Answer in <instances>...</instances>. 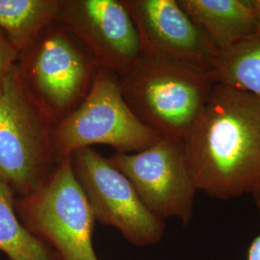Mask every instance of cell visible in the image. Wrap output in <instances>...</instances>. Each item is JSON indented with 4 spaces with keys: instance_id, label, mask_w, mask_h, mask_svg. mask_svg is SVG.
Wrapping results in <instances>:
<instances>
[{
    "instance_id": "1",
    "label": "cell",
    "mask_w": 260,
    "mask_h": 260,
    "mask_svg": "<svg viewBox=\"0 0 260 260\" xmlns=\"http://www.w3.org/2000/svg\"><path fill=\"white\" fill-rule=\"evenodd\" d=\"M198 191L230 201L260 183V100L215 83L205 107L182 138Z\"/></svg>"
},
{
    "instance_id": "2",
    "label": "cell",
    "mask_w": 260,
    "mask_h": 260,
    "mask_svg": "<svg viewBox=\"0 0 260 260\" xmlns=\"http://www.w3.org/2000/svg\"><path fill=\"white\" fill-rule=\"evenodd\" d=\"M135 116L160 136L182 139L212 92L210 74L176 62L140 56L118 75Z\"/></svg>"
},
{
    "instance_id": "3",
    "label": "cell",
    "mask_w": 260,
    "mask_h": 260,
    "mask_svg": "<svg viewBox=\"0 0 260 260\" xmlns=\"http://www.w3.org/2000/svg\"><path fill=\"white\" fill-rule=\"evenodd\" d=\"M32 99L55 125L82 103L101 68L81 41L57 19L17 62Z\"/></svg>"
},
{
    "instance_id": "4",
    "label": "cell",
    "mask_w": 260,
    "mask_h": 260,
    "mask_svg": "<svg viewBox=\"0 0 260 260\" xmlns=\"http://www.w3.org/2000/svg\"><path fill=\"white\" fill-rule=\"evenodd\" d=\"M15 208L23 226L60 259L100 260L92 240L95 219L71 156L59 161L36 190L16 197Z\"/></svg>"
},
{
    "instance_id": "5",
    "label": "cell",
    "mask_w": 260,
    "mask_h": 260,
    "mask_svg": "<svg viewBox=\"0 0 260 260\" xmlns=\"http://www.w3.org/2000/svg\"><path fill=\"white\" fill-rule=\"evenodd\" d=\"M53 126L28 92L16 64L0 93V182L16 197L36 190L58 164Z\"/></svg>"
},
{
    "instance_id": "6",
    "label": "cell",
    "mask_w": 260,
    "mask_h": 260,
    "mask_svg": "<svg viewBox=\"0 0 260 260\" xmlns=\"http://www.w3.org/2000/svg\"><path fill=\"white\" fill-rule=\"evenodd\" d=\"M161 137L131 111L122 96L118 75L103 69L82 103L52 130L57 162L93 145L110 146L116 153H135Z\"/></svg>"
},
{
    "instance_id": "7",
    "label": "cell",
    "mask_w": 260,
    "mask_h": 260,
    "mask_svg": "<svg viewBox=\"0 0 260 260\" xmlns=\"http://www.w3.org/2000/svg\"><path fill=\"white\" fill-rule=\"evenodd\" d=\"M75 177L95 221L117 229L134 246L148 247L162 240L166 224L143 203L129 179L93 148L71 155Z\"/></svg>"
},
{
    "instance_id": "8",
    "label": "cell",
    "mask_w": 260,
    "mask_h": 260,
    "mask_svg": "<svg viewBox=\"0 0 260 260\" xmlns=\"http://www.w3.org/2000/svg\"><path fill=\"white\" fill-rule=\"evenodd\" d=\"M107 159L129 179L151 213L164 222L176 218L184 226L191 223L198 188L182 139L162 136L142 151L115 153Z\"/></svg>"
},
{
    "instance_id": "9",
    "label": "cell",
    "mask_w": 260,
    "mask_h": 260,
    "mask_svg": "<svg viewBox=\"0 0 260 260\" xmlns=\"http://www.w3.org/2000/svg\"><path fill=\"white\" fill-rule=\"evenodd\" d=\"M139 35L141 55L210 74L219 51L177 0H121Z\"/></svg>"
},
{
    "instance_id": "10",
    "label": "cell",
    "mask_w": 260,
    "mask_h": 260,
    "mask_svg": "<svg viewBox=\"0 0 260 260\" xmlns=\"http://www.w3.org/2000/svg\"><path fill=\"white\" fill-rule=\"evenodd\" d=\"M57 20L103 70L120 75L141 56L137 29L121 0H62Z\"/></svg>"
},
{
    "instance_id": "11",
    "label": "cell",
    "mask_w": 260,
    "mask_h": 260,
    "mask_svg": "<svg viewBox=\"0 0 260 260\" xmlns=\"http://www.w3.org/2000/svg\"><path fill=\"white\" fill-rule=\"evenodd\" d=\"M218 50L256 36L257 23L250 0H177Z\"/></svg>"
},
{
    "instance_id": "12",
    "label": "cell",
    "mask_w": 260,
    "mask_h": 260,
    "mask_svg": "<svg viewBox=\"0 0 260 260\" xmlns=\"http://www.w3.org/2000/svg\"><path fill=\"white\" fill-rule=\"evenodd\" d=\"M62 0H0V30L19 51L57 19Z\"/></svg>"
},
{
    "instance_id": "13",
    "label": "cell",
    "mask_w": 260,
    "mask_h": 260,
    "mask_svg": "<svg viewBox=\"0 0 260 260\" xmlns=\"http://www.w3.org/2000/svg\"><path fill=\"white\" fill-rule=\"evenodd\" d=\"M210 76L214 83L231 86L260 100V36L220 50Z\"/></svg>"
},
{
    "instance_id": "14",
    "label": "cell",
    "mask_w": 260,
    "mask_h": 260,
    "mask_svg": "<svg viewBox=\"0 0 260 260\" xmlns=\"http://www.w3.org/2000/svg\"><path fill=\"white\" fill-rule=\"evenodd\" d=\"M16 195L0 182V252L8 260H61L55 251L20 223L15 208Z\"/></svg>"
},
{
    "instance_id": "15",
    "label": "cell",
    "mask_w": 260,
    "mask_h": 260,
    "mask_svg": "<svg viewBox=\"0 0 260 260\" xmlns=\"http://www.w3.org/2000/svg\"><path fill=\"white\" fill-rule=\"evenodd\" d=\"M19 51L11 44L9 39L0 30V93L11 71L19 59Z\"/></svg>"
},
{
    "instance_id": "16",
    "label": "cell",
    "mask_w": 260,
    "mask_h": 260,
    "mask_svg": "<svg viewBox=\"0 0 260 260\" xmlns=\"http://www.w3.org/2000/svg\"><path fill=\"white\" fill-rule=\"evenodd\" d=\"M247 260H260V234L251 242Z\"/></svg>"
},
{
    "instance_id": "17",
    "label": "cell",
    "mask_w": 260,
    "mask_h": 260,
    "mask_svg": "<svg viewBox=\"0 0 260 260\" xmlns=\"http://www.w3.org/2000/svg\"><path fill=\"white\" fill-rule=\"evenodd\" d=\"M251 7L254 12L256 23H257V33L256 36H260V0H250Z\"/></svg>"
},
{
    "instance_id": "18",
    "label": "cell",
    "mask_w": 260,
    "mask_h": 260,
    "mask_svg": "<svg viewBox=\"0 0 260 260\" xmlns=\"http://www.w3.org/2000/svg\"><path fill=\"white\" fill-rule=\"evenodd\" d=\"M251 195L252 196L255 205L260 212V183L256 186V188L253 190V192L251 193Z\"/></svg>"
}]
</instances>
